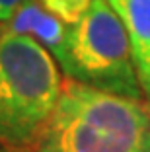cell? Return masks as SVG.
I'll list each match as a JSON object with an SVG mask.
<instances>
[{"mask_svg": "<svg viewBox=\"0 0 150 152\" xmlns=\"http://www.w3.org/2000/svg\"><path fill=\"white\" fill-rule=\"evenodd\" d=\"M33 152H150V102L66 78Z\"/></svg>", "mask_w": 150, "mask_h": 152, "instance_id": "1", "label": "cell"}, {"mask_svg": "<svg viewBox=\"0 0 150 152\" xmlns=\"http://www.w3.org/2000/svg\"><path fill=\"white\" fill-rule=\"evenodd\" d=\"M62 88L57 61L26 33H0V142L33 150Z\"/></svg>", "mask_w": 150, "mask_h": 152, "instance_id": "2", "label": "cell"}, {"mask_svg": "<svg viewBox=\"0 0 150 152\" xmlns=\"http://www.w3.org/2000/svg\"><path fill=\"white\" fill-rule=\"evenodd\" d=\"M66 78L123 98L142 99L125 26L107 0H92L76 22L66 26L55 55Z\"/></svg>", "mask_w": 150, "mask_h": 152, "instance_id": "3", "label": "cell"}, {"mask_svg": "<svg viewBox=\"0 0 150 152\" xmlns=\"http://www.w3.org/2000/svg\"><path fill=\"white\" fill-rule=\"evenodd\" d=\"M127 31L142 92L150 102V0H107Z\"/></svg>", "mask_w": 150, "mask_h": 152, "instance_id": "4", "label": "cell"}, {"mask_svg": "<svg viewBox=\"0 0 150 152\" xmlns=\"http://www.w3.org/2000/svg\"><path fill=\"white\" fill-rule=\"evenodd\" d=\"M66 26L68 23L64 20H61L53 12H49L47 8H43V4H41L39 0L26 2L6 22V29L31 35L33 39L39 41L53 57L61 49V43H62L64 33H66Z\"/></svg>", "mask_w": 150, "mask_h": 152, "instance_id": "5", "label": "cell"}, {"mask_svg": "<svg viewBox=\"0 0 150 152\" xmlns=\"http://www.w3.org/2000/svg\"><path fill=\"white\" fill-rule=\"evenodd\" d=\"M39 2L43 4V8L53 12L66 23L76 22L92 4V0H39Z\"/></svg>", "mask_w": 150, "mask_h": 152, "instance_id": "6", "label": "cell"}, {"mask_svg": "<svg viewBox=\"0 0 150 152\" xmlns=\"http://www.w3.org/2000/svg\"><path fill=\"white\" fill-rule=\"evenodd\" d=\"M29 0H0V23H6Z\"/></svg>", "mask_w": 150, "mask_h": 152, "instance_id": "7", "label": "cell"}, {"mask_svg": "<svg viewBox=\"0 0 150 152\" xmlns=\"http://www.w3.org/2000/svg\"><path fill=\"white\" fill-rule=\"evenodd\" d=\"M0 152H33V150H27V148H14V146H8V144L0 142Z\"/></svg>", "mask_w": 150, "mask_h": 152, "instance_id": "8", "label": "cell"}]
</instances>
